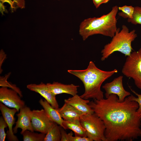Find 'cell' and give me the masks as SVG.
<instances>
[{"mask_svg":"<svg viewBox=\"0 0 141 141\" xmlns=\"http://www.w3.org/2000/svg\"><path fill=\"white\" fill-rule=\"evenodd\" d=\"M131 95L122 102L116 95L111 94L89 103L104 123L106 141H132L141 138V113L137 111L138 104L131 99Z\"/></svg>","mask_w":141,"mask_h":141,"instance_id":"cell-1","label":"cell"},{"mask_svg":"<svg viewBox=\"0 0 141 141\" xmlns=\"http://www.w3.org/2000/svg\"><path fill=\"white\" fill-rule=\"evenodd\" d=\"M68 72L79 78L84 85L85 91L80 96L85 99L93 98L98 100L104 98L101 87L103 82L118 70L116 69L105 71L98 68L94 63L90 61L87 68L81 70H68Z\"/></svg>","mask_w":141,"mask_h":141,"instance_id":"cell-2","label":"cell"},{"mask_svg":"<svg viewBox=\"0 0 141 141\" xmlns=\"http://www.w3.org/2000/svg\"><path fill=\"white\" fill-rule=\"evenodd\" d=\"M117 5L113 7L108 13L99 17L85 19L80 24L79 33L83 40L92 35L100 34L112 38L117 30L116 15L118 10Z\"/></svg>","mask_w":141,"mask_h":141,"instance_id":"cell-3","label":"cell"},{"mask_svg":"<svg viewBox=\"0 0 141 141\" xmlns=\"http://www.w3.org/2000/svg\"><path fill=\"white\" fill-rule=\"evenodd\" d=\"M121 30L117 28L114 36L110 43L105 45L101 51L102 61L107 59L114 52L118 51L125 56L130 55L133 50L131 45L132 42L137 37L135 30L130 32L128 27L123 25Z\"/></svg>","mask_w":141,"mask_h":141,"instance_id":"cell-4","label":"cell"},{"mask_svg":"<svg viewBox=\"0 0 141 141\" xmlns=\"http://www.w3.org/2000/svg\"><path fill=\"white\" fill-rule=\"evenodd\" d=\"M80 121L87 137L92 141H106L104 123L95 113L82 115Z\"/></svg>","mask_w":141,"mask_h":141,"instance_id":"cell-5","label":"cell"},{"mask_svg":"<svg viewBox=\"0 0 141 141\" xmlns=\"http://www.w3.org/2000/svg\"><path fill=\"white\" fill-rule=\"evenodd\" d=\"M122 72L127 77L132 78L136 87L141 89V48L127 56Z\"/></svg>","mask_w":141,"mask_h":141,"instance_id":"cell-6","label":"cell"},{"mask_svg":"<svg viewBox=\"0 0 141 141\" xmlns=\"http://www.w3.org/2000/svg\"><path fill=\"white\" fill-rule=\"evenodd\" d=\"M31 122L34 131L46 134L54 123L44 109L31 111Z\"/></svg>","mask_w":141,"mask_h":141,"instance_id":"cell-7","label":"cell"},{"mask_svg":"<svg viewBox=\"0 0 141 141\" xmlns=\"http://www.w3.org/2000/svg\"><path fill=\"white\" fill-rule=\"evenodd\" d=\"M14 90L7 87L0 88V101L8 107L15 108L19 112L20 109L25 105V102Z\"/></svg>","mask_w":141,"mask_h":141,"instance_id":"cell-8","label":"cell"},{"mask_svg":"<svg viewBox=\"0 0 141 141\" xmlns=\"http://www.w3.org/2000/svg\"><path fill=\"white\" fill-rule=\"evenodd\" d=\"M123 77L120 76L114 79L111 82L105 84L102 86V88L105 91L106 98L111 94L116 95L118 97L120 102L124 101L127 96L131 95L129 92L126 91L123 85Z\"/></svg>","mask_w":141,"mask_h":141,"instance_id":"cell-9","label":"cell"},{"mask_svg":"<svg viewBox=\"0 0 141 141\" xmlns=\"http://www.w3.org/2000/svg\"><path fill=\"white\" fill-rule=\"evenodd\" d=\"M19 111V112L16 115L17 119L15 122V126L13 128L14 133H16L19 128L21 130V134L26 130L34 132L31 122L32 110L30 108L25 105L21 108Z\"/></svg>","mask_w":141,"mask_h":141,"instance_id":"cell-10","label":"cell"},{"mask_svg":"<svg viewBox=\"0 0 141 141\" xmlns=\"http://www.w3.org/2000/svg\"><path fill=\"white\" fill-rule=\"evenodd\" d=\"M0 110L2 116L7 124L8 130L7 132L8 140L9 141H18L19 139L14 134L13 126L15 123L14 117L15 114L18 111L15 108L10 109L2 103H0Z\"/></svg>","mask_w":141,"mask_h":141,"instance_id":"cell-11","label":"cell"},{"mask_svg":"<svg viewBox=\"0 0 141 141\" xmlns=\"http://www.w3.org/2000/svg\"><path fill=\"white\" fill-rule=\"evenodd\" d=\"M26 87L29 90L40 94L54 108H59L56 96L51 92L46 84L43 82L38 84H31L27 85Z\"/></svg>","mask_w":141,"mask_h":141,"instance_id":"cell-12","label":"cell"},{"mask_svg":"<svg viewBox=\"0 0 141 141\" xmlns=\"http://www.w3.org/2000/svg\"><path fill=\"white\" fill-rule=\"evenodd\" d=\"M64 102L73 107L83 114L94 113L93 110L89 104L90 101L88 99L83 98L77 94L65 99Z\"/></svg>","mask_w":141,"mask_h":141,"instance_id":"cell-13","label":"cell"},{"mask_svg":"<svg viewBox=\"0 0 141 141\" xmlns=\"http://www.w3.org/2000/svg\"><path fill=\"white\" fill-rule=\"evenodd\" d=\"M51 92L54 95L62 93H66L74 96L78 92L79 85L73 84H64L58 82H54L52 83L46 84Z\"/></svg>","mask_w":141,"mask_h":141,"instance_id":"cell-14","label":"cell"},{"mask_svg":"<svg viewBox=\"0 0 141 141\" xmlns=\"http://www.w3.org/2000/svg\"><path fill=\"white\" fill-rule=\"evenodd\" d=\"M39 102L50 119L65 129L63 125L64 120L61 116L57 109L52 107L45 99L44 100L41 99Z\"/></svg>","mask_w":141,"mask_h":141,"instance_id":"cell-15","label":"cell"},{"mask_svg":"<svg viewBox=\"0 0 141 141\" xmlns=\"http://www.w3.org/2000/svg\"><path fill=\"white\" fill-rule=\"evenodd\" d=\"M60 115L65 120H80L83 114L71 105L64 103L63 106L57 109Z\"/></svg>","mask_w":141,"mask_h":141,"instance_id":"cell-16","label":"cell"},{"mask_svg":"<svg viewBox=\"0 0 141 141\" xmlns=\"http://www.w3.org/2000/svg\"><path fill=\"white\" fill-rule=\"evenodd\" d=\"M63 125L65 130H71L75 135L82 137H87L86 131L81 125L80 120L71 121L64 120Z\"/></svg>","mask_w":141,"mask_h":141,"instance_id":"cell-17","label":"cell"},{"mask_svg":"<svg viewBox=\"0 0 141 141\" xmlns=\"http://www.w3.org/2000/svg\"><path fill=\"white\" fill-rule=\"evenodd\" d=\"M54 122L52 127L46 134L44 141H61V133L60 126Z\"/></svg>","mask_w":141,"mask_h":141,"instance_id":"cell-18","label":"cell"},{"mask_svg":"<svg viewBox=\"0 0 141 141\" xmlns=\"http://www.w3.org/2000/svg\"><path fill=\"white\" fill-rule=\"evenodd\" d=\"M21 134L24 141H44L46 134L35 133L28 130L25 131Z\"/></svg>","mask_w":141,"mask_h":141,"instance_id":"cell-19","label":"cell"},{"mask_svg":"<svg viewBox=\"0 0 141 141\" xmlns=\"http://www.w3.org/2000/svg\"><path fill=\"white\" fill-rule=\"evenodd\" d=\"M134 8L132 6L125 5L118 7V9L121 11L118 15L125 19H131L132 17Z\"/></svg>","mask_w":141,"mask_h":141,"instance_id":"cell-20","label":"cell"},{"mask_svg":"<svg viewBox=\"0 0 141 141\" xmlns=\"http://www.w3.org/2000/svg\"><path fill=\"white\" fill-rule=\"evenodd\" d=\"M134 9L131 19H128L127 21L134 25H141V7L136 6Z\"/></svg>","mask_w":141,"mask_h":141,"instance_id":"cell-21","label":"cell"},{"mask_svg":"<svg viewBox=\"0 0 141 141\" xmlns=\"http://www.w3.org/2000/svg\"><path fill=\"white\" fill-rule=\"evenodd\" d=\"M10 74H9L6 75L5 77H3L2 78V77H0V86L2 87H10L11 89L16 91L19 95L21 97H22V92L15 85H14L11 84L7 81V78H8V76Z\"/></svg>","mask_w":141,"mask_h":141,"instance_id":"cell-22","label":"cell"},{"mask_svg":"<svg viewBox=\"0 0 141 141\" xmlns=\"http://www.w3.org/2000/svg\"><path fill=\"white\" fill-rule=\"evenodd\" d=\"M73 133L71 131L67 133L66 136L67 141H92L87 137H82L75 135L73 136Z\"/></svg>","mask_w":141,"mask_h":141,"instance_id":"cell-23","label":"cell"},{"mask_svg":"<svg viewBox=\"0 0 141 141\" xmlns=\"http://www.w3.org/2000/svg\"><path fill=\"white\" fill-rule=\"evenodd\" d=\"M8 127V125L2 116L0 118V141H4L7 134L5 132L4 129Z\"/></svg>","mask_w":141,"mask_h":141,"instance_id":"cell-24","label":"cell"},{"mask_svg":"<svg viewBox=\"0 0 141 141\" xmlns=\"http://www.w3.org/2000/svg\"><path fill=\"white\" fill-rule=\"evenodd\" d=\"M129 88L131 91L137 96V97H136L132 95H131V99L137 102L138 104L139 107L137 110V111L141 113V94L137 93L130 86Z\"/></svg>","mask_w":141,"mask_h":141,"instance_id":"cell-25","label":"cell"},{"mask_svg":"<svg viewBox=\"0 0 141 141\" xmlns=\"http://www.w3.org/2000/svg\"><path fill=\"white\" fill-rule=\"evenodd\" d=\"M0 1L3 3L5 2L8 3L10 5L12 12H14L17 8L15 2L13 0H0Z\"/></svg>","mask_w":141,"mask_h":141,"instance_id":"cell-26","label":"cell"},{"mask_svg":"<svg viewBox=\"0 0 141 141\" xmlns=\"http://www.w3.org/2000/svg\"><path fill=\"white\" fill-rule=\"evenodd\" d=\"M13 0L15 2L17 8L23 9L25 8L26 4L25 0Z\"/></svg>","mask_w":141,"mask_h":141,"instance_id":"cell-27","label":"cell"},{"mask_svg":"<svg viewBox=\"0 0 141 141\" xmlns=\"http://www.w3.org/2000/svg\"><path fill=\"white\" fill-rule=\"evenodd\" d=\"M110 0H92L93 3L96 8H98L101 5L107 3Z\"/></svg>","mask_w":141,"mask_h":141,"instance_id":"cell-28","label":"cell"},{"mask_svg":"<svg viewBox=\"0 0 141 141\" xmlns=\"http://www.w3.org/2000/svg\"><path fill=\"white\" fill-rule=\"evenodd\" d=\"M3 4L1 2H0V11L2 15H3L4 13L7 12V10Z\"/></svg>","mask_w":141,"mask_h":141,"instance_id":"cell-29","label":"cell"},{"mask_svg":"<svg viewBox=\"0 0 141 141\" xmlns=\"http://www.w3.org/2000/svg\"></svg>","mask_w":141,"mask_h":141,"instance_id":"cell-30","label":"cell"}]
</instances>
